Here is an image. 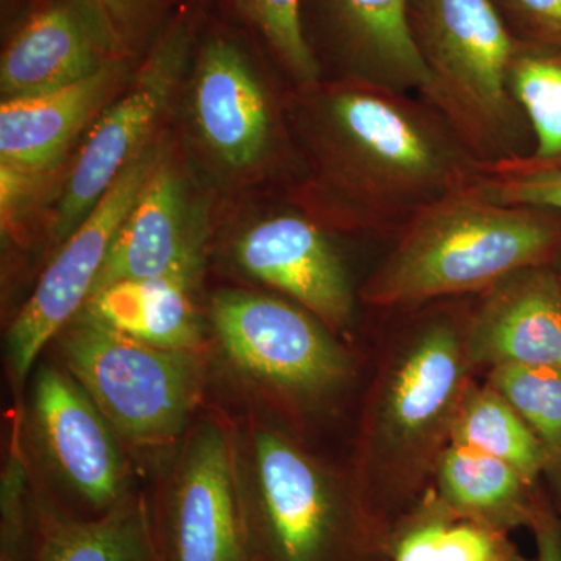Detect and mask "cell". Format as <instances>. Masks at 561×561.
<instances>
[{
  "mask_svg": "<svg viewBox=\"0 0 561 561\" xmlns=\"http://www.w3.org/2000/svg\"><path fill=\"white\" fill-rule=\"evenodd\" d=\"M431 102L481 162L511 158L518 128L511 70L519 44L491 0H412Z\"/></svg>",
  "mask_w": 561,
  "mask_h": 561,
  "instance_id": "277c9868",
  "label": "cell"
},
{
  "mask_svg": "<svg viewBox=\"0 0 561 561\" xmlns=\"http://www.w3.org/2000/svg\"><path fill=\"white\" fill-rule=\"evenodd\" d=\"M470 186L501 205L561 213V160L512 157L481 162Z\"/></svg>",
  "mask_w": 561,
  "mask_h": 561,
  "instance_id": "d4e9b609",
  "label": "cell"
},
{
  "mask_svg": "<svg viewBox=\"0 0 561 561\" xmlns=\"http://www.w3.org/2000/svg\"><path fill=\"white\" fill-rule=\"evenodd\" d=\"M491 382L537 435L549 467L561 470V368L497 365Z\"/></svg>",
  "mask_w": 561,
  "mask_h": 561,
  "instance_id": "603a6c76",
  "label": "cell"
},
{
  "mask_svg": "<svg viewBox=\"0 0 561 561\" xmlns=\"http://www.w3.org/2000/svg\"><path fill=\"white\" fill-rule=\"evenodd\" d=\"M79 381L122 442L168 448L184 437L206 381L203 351L160 348L80 311L55 337Z\"/></svg>",
  "mask_w": 561,
  "mask_h": 561,
  "instance_id": "5b68a950",
  "label": "cell"
},
{
  "mask_svg": "<svg viewBox=\"0 0 561 561\" xmlns=\"http://www.w3.org/2000/svg\"><path fill=\"white\" fill-rule=\"evenodd\" d=\"M28 426L47 468L72 501V513L99 516L135 493L121 438L65 367L39 365Z\"/></svg>",
  "mask_w": 561,
  "mask_h": 561,
  "instance_id": "9c48e42d",
  "label": "cell"
},
{
  "mask_svg": "<svg viewBox=\"0 0 561 561\" xmlns=\"http://www.w3.org/2000/svg\"><path fill=\"white\" fill-rule=\"evenodd\" d=\"M158 164L157 151H140L41 275L7 332V362L18 386L27 379L43 350L90 300L117 231Z\"/></svg>",
  "mask_w": 561,
  "mask_h": 561,
  "instance_id": "ba28073f",
  "label": "cell"
},
{
  "mask_svg": "<svg viewBox=\"0 0 561 561\" xmlns=\"http://www.w3.org/2000/svg\"><path fill=\"white\" fill-rule=\"evenodd\" d=\"M511 90L537 136L531 158L561 160V58L519 47L512 65Z\"/></svg>",
  "mask_w": 561,
  "mask_h": 561,
  "instance_id": "cb8c5ba5",
  "label": "cell"
},
{
  "mask_svg": "<svg viewBox=\"0 0 561 561\" xmlns=\"http://www.w3.org/2000/svg\"><path fill=\"white\" fill-rule=\"evenodd\" d=\"M518 557L504 530L456 513L443 537L437 561H515Z\"/></svg>",
  "mask_w": 561,
  "mask_h": 561,
  "instance_id": "4316f807",
  "label": "cell"
},
{
  "mask_svg": "<svg viewBox=\"0 0 561 561\" xmlns=\"http://www.w3.org/2000/svg\"><path fill=\"white\" fill-rule=\"evenodd\" d=\"M339 180L368 224H409L421 209L470 186L478 158L442 114L367 79L324 98Z\"/></svg>",
  "mask_w": 561,
  "mask_h": 561,
  "instance_id": "6da1fadb",
  "label": "cell"
},
{
  "mask_svg": "<svg viewBox=\"0 0 561 561\" xmlns=\"http://www.w3.org/2000/svg\"><path fill=\"white\" fill-rule=\"evenodd\" d=\"M461 350L451 328L435 327L413 343L391 382L386 419L394 437L408 440L434 426L456 397Z\"/></svg>",
  "mask_w": 561,
  "mask_h": 561,
  "instance_id": "d6986e66",
  "label": "cell"
},
{
  "mask_svg": "<svg viewBox=\"0 0 561 561\" xmlns=\"http://www.w3.org/2000/svg\"><path fill=\"white\" fill-rule=\"evenodd\" d=\"M453 440L505 461L529 485L549 467L545 448L529 424L494 389L478 391L465 402L454 421Z\"/></svg>",
  "mask_w": 561,
  "mask_h": 561,
  "instance_id": "7402d4cb",
  "label": "cell"
},
{
  "mask_svg": "<svg viewBox=\"0 0 561 561\" xmlns=\"http://www.w3.org/2000/svg\"><path fill=\"white\" fill-rule=\"evenodd\" d=\"M560 526H561V518H560Z\"/></svg>",
  "mask_w": 561,
  "mask_h": 561,
  "instance_id": "d6a6232c",
  "label": "cell"
},
{
  "mask_svg": "<svg viewBox=\"0 0 561 561\" xmlns=\"http://www.w3.org/2000/svg\"><path fill=\"white\" fill-rule=\"evenodd\" d=\"M117 43L87 0L43 7L18 28L3 50V101L47 94L88 79L113 61L110 51Z\"/></svg>",
  "mask_w": 561,
  "mask_h": 561,
  "instance_id": "8fae6325",
  "label": "cell"
},
{
  "mask_svg": "<svg viewBox=\"0 0 561 561\" xmlns=\"http://www.w3.org/2000/svg\"><path fill=\"white\" fill-rule=\"evenodd\" d=\"M194 116L206 146L228 168H251L267 151V99L245 55L231 41L213 38L201 51Z\"/></svg>",
  "mask_w": 561,
  "mask_h": 561,
  "instance_id": "9a60e30c",
  "label": "cell"
},
{
  "mask_svg": "<svg viewBox=\"0 0 561 561\" xmlns=\"http://www.w3.org/2000/svg\"><path fill=\"white\" fill-rule=\"evenodd\" d=\"M151 505L164 561H249L234 426L209 415L190 427Z\"/></svg>",
  "mask_w": 561,
  "mask_h": 561,
  "instance_id": "52a82bcc",
  "label": "cell"
},
{
  "mask_svg": "<svg viewBox=\"0 0 561 561\" xmlns=\"http://www.w3.org/2000/svg\"><path fill=\"white\" fill-rule=\"evenodd\" d=\"M205 241V219L191 208L186 186L160 162L117 231L91 297L121 280L158 278L202 265Z\"/></svg>",
  "mask_w": 561,
  "mask_h": 561,
  "instance_id": "4fadbf2b",
  "label": "cell"
},
{
  "mask_svg": "<svg viewBox=\"0 0 561 561\" xmlns=\"http://www.w3.org/2000/svg\"><path fill=\"white\" fill-rule=\"evenodd\" d=\"M559 275H560V278H561V256H560V267H559Z\"/></svg>",
  "mask_w": 561,
  "mask_h": 561,
  "instance_id": "1f68e13d",
  "label": "cell"
},
{
  "mask_svg": "<svg viewBox=\"0 0 561 561\" xmlns=\"http://www.w3.org/2000/svg\"><path fill=\"white\" fill-rule=\"evenodd\" d=\"M537 541L538 561H561V526L559 516L542 504L530 527Z\"/></svg>",
  "mask_w": 561,
  "mask_h": 561,
  "instance_id": "f546056e",
  "label": "cell"
},
{
  "mask_svg": "<svg viewBox=\"0 0 561 561\" xmlns=\"http://www.w3.org/2000/svg\"><path fill=\"white\" fill-rule=\"evenodd\" d=\"M529 483L496 457L454 445L440 465L442 500L461 516L494 529L534 524L542 505Z\"/></svg>",
  "mask_w": 561,
  "mask_h": 561,
  "instance_id": "ffe728a7",
  "label": "cell"
},
{
  "mask_svg": "<svg viewBox=\"0 0 561 561\" xmlns=\"http://www.w3.org/2000/svg\"><path fill=\"white\" fill-rule=\"evenodd\" d=\"M101 14L117 41L135 27L158 0H87Z\"/></svg>",
  "mask_w": 561,
  "mask_h": 561,
  "instance_id": "f1b7e54d",
  "label": "cell"
},
{
  "mask_svg": "<svg viewBox=\"0 0 561 561\" xmlns=\"http://www.w3.org/2000/svg\"><path fill=\"white\" fill-rule=\"evenodd\" d=\"M202 265L158 278L121 280L95 291L81 311L160 348L203 351L205 332L192 301Z\"/></svg>",
  "mask_w": 561,
  "mask_h": 561,
  "instance_id": "ac0fdd59",
  "label": "cell"
},
{
  "mask_svg": "<svg viewBox=\"0 0 561 561\" xmlns=\"http://www.w3.org/2000/svg\"><path fill=\"white\" fill-rule=\"evenodd\" d=\"M187 49L190 32L184 24L175 25L160 41L131 90L95 122L62 192L55 241L62 243L69 238L144 150V140L179 81Z\"/></svg>",
  "mask_w": 561,
  "mask_h": 561,
  "instance_id": "30bf717a",
  "label": "cell"
},
{
  "mask_svg": "<svg viewBox=\"0 0 561 561\" xmlns=\"http://www.w3.org/2000/svg\"><path fill=\"white\" fill-rule=\"evenodd\" d=\"M28 561H164L153 505L133 493L103 515L79 516L33 482Z\"/></svg>",
  "mask_w": 561,
  "mask_h": 561,
  "instance_id": "2e32d148",
  "label": "cell"
},
{
  "mask_svg": "<svg viewBox=\"0 0 561 561\" xmlns=\"http://www.w3.org/2000/svg\"><path fill=\"white\" fill-rule=\"evenodd\" d=\"M210 321L221 356L242 381L294 397H319L348 375L341 346L305 308L268 295L220 291Z\"/></svg>",
  "mask_w": 561,
  "mask_h": 561,
  "instance_id": "8992f818",
  "label": "cell"
},
{
  "mask_svg": "<svg viewBox=\"0 0 561 561\" xmlns=\"http://www.w3.org/2000/svg\"><path fill=\"white\" fill-rule=\"evenodd\" d=\"M474 362L561 368V278L548 265L524 268L491 287L472 327Z\"/></svg>",
  "mask_w": 561,
  "mask_h": 561,
  "instance_id": "5bb4252c",
  "label": "cell"
},
{
  "mask_svg": "<svg viewBox=\"0 0 561 561\" xmlns=\"http://www.w3.org/2000/svg\"><path fill=\"white\" fill-rule=\"evenodd\" d=\"M271 44L298 83L313 87L320 68L302 32L300 0H232Z\"/></svg>",
  "mask_w": 561,
  "mask_h": 561,
  "instance_id": "484cf974",
  "label": "cell"
},
{
  "mask_svg": "<svg viewBox=\"0 0 561 561\" xmlns=\"http://www.w3.org/2000/svg\"><path fill=\"white\" fill-rule=\"evenodd\" d=\"M346 31L373 70L397 90L430 91V72L412 31V0H334Z\"/></svg>",
  "mask_w": 561,
  "mask_h": 561,
  "instance_id": "44dd1931",
  "label": "cell"
},
{
  "mask_svg": "<svg viewBox=\"0 0 561 561\" xmlns=\"http://www.w3.org/2000/svg\"><path fill=\"white\" fill-rule=\"evenodd\" d=\"M121 72L119 61H110L88 79L61 90L2 101V164L31 173L54 168L77 133L101 108Z\"/></svg>",
  "mask_w": 561,
  "mask_h": 561,
  "instance_id": "e0dca14e",
  "label": "cell"
},
{
  "mask_svg": "<svg viewBox=\"0 0 561 561\" xmlns=\"http://www.w3.org/2000/svg\"><path fill=\"white\" fill-rule=\"evenodd\" d=\"M243 271L283 291L330 327L348 324L353 291L337 251L312 221L278 216L243 232L234 245Z\"/></svg>",
  "mask_w": 561,
  "mask_h": 561,
  "instance_id": "7c38bea8",
  "label": "cell"
},
{
  "mask_svg": "<svg viewBox=\"0 0 561 561\" xmlns=\"http://www.w3.org/2000/svg\"><path fill=\"white\" fill-rule=\"evenodd\" d=\"M515 561H529V560L523 559V557L519 556L518 559H516ZM534 561H538V560H534Z\"/></svg>",
  "mask_w": 561,
  "mask_h": 561,
  "instance_id": "4dcf8cb0",
  "label": "cell"
},
{
  "mask_svg": "<svg viewBox=\"0 0 561 561\" xmlns=\"http://www.w3.org/2000/svg\"><path fill=\"white\" fill-rule=\"evenodd\" d=\"M531 33L561 50V0H504Z\"/></svg>",
  "mask_w": 561,
  "mask_h": 561,
  "instance_id": "83f0119b",
  "label": "cell"
},
{
  "mask_svg": "<svg viewBox=\"0 0 561 561\" xmlns=\"http://www.w3.org/2000/svg\"><path fill=\"white\" fill-rule=\"evenodd\" d=\"M249 561H390L389 535L312 457L267 424L234 426Z\"/></svg>",
  "mask_w": 561,
  "mask_h": 561,
  "instance_id": "3957f363",
  "label": "cell"
},
{
  "mask_svg": "<svg viewBox=\"0 0 561 561\" xmlns=\"http://www.w3.org/2000/svg\"><path fill=\"white\" fill-rule=\"evenodd\" d=\"M552 210L501 205L471 186L432 203L408 225L381 271L365 287L373 305L408 306L490 290L561 253Z\"/></svg>",
  "mask_w": 561,
  "mask_h": 561,
  "instance_id": "7a4b0ae2",
  "label": "cell"
}]
</instances>
